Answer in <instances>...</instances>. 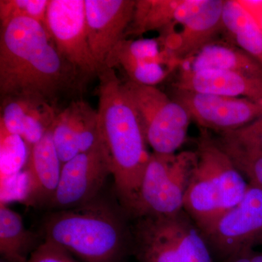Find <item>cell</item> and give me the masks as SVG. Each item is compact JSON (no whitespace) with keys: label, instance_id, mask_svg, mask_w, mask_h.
Wrapping results in <instances>:
<instances>
[{"label":"cell","instance_id":"30","mask_svg":"<svg viewBox=\"0 0 262 262\" xmlns=\"http://www.w3.org/2000/svg\"><path fill=\"white\" fill-rule=\"evenodd\" d=\"M0 262H12L9 261V260L7 259V258L1 257V259H0Z\"/></svg>","mask_w":262,"mask_h":262},{"label":"cell","instance_id":"3","mask_svg":"<svg viewBox=\"0 0 262 262\" xmlns=\"http://www.w3.org/2000/svg\"><path fill=\"white\" fill-rule=\"evenodd\" d=\"M130 220L122 208L96 200L73 209L52 212L42 225L44 241L81 262H122L131 254Z\"/></svg>","mask_w":262,"mask_h":262},{"label":"cell","instance_id":"23","mask_svg":"<svg viewBox=\"0 0 262 262\" xmlns=\"http://www.w3.org/2000/svg\"><path fill=\"white\" fill-rule=\"evenodd\" d=\"M2 182L15 177L24 168L28 159L29 149L18 136L13 135L0 126Z\"/></svg>","mask_w":262,"mask_h":262},{"label":"cell","instance_id":"8","mask_svg":"<svg viewBox=\"0 0 262 262\" xmlns=\"http://www.w3.org/2000/svg\"><path fill=\"white\" fill-rule=\"evenodd\" d=\"M202 233L219 262L262 244L261 189L249 184L242 201Z\"/></svg>","mask_w":262,"mask_h":262},{"label":"cell","instance_id":"4","mask_svg":"<svg viewBox=\"0 0 262 262\" xmlns=\"http://www.w3.org/2000/svg\"><path fill=\"white\" fill-rule=\"evenodd\" d=\"M184 210L201 232L242 201L249 183L215 139L203 133Z\"/></svg>","mask_w":262,"mask_h":262},{"label":"cell","instance_id":"12","mask_svg":"<svg viewBox=\"0 0 262 262\" xmlns=\"http://www.w3.org/2000/svg\"><path fill=\"white\" fill-rule=\"evenodd\" d=\"M179 64L160 37L136 40L125 38L112 52L105 67H120L128 80L156 86L178 69Z\"/></svg>","mask_w":262,"mask_h":262},{"label":"cell","instance_id":"20","mask_svg":"<svg viewBox=\"0 0 262 262\" xmlns=\"http://www.w3.org/2000/svg\"><path fill=\"white\" fill-rule=\"evenodd\" d=\"M179 71H232L262 79V64L246 52L226 39L206 45L187 59L181 62Z\"/></svg>","mask_w":262,"mask_h":262},{"label":"cell","instance_id":"27","mask_svg":"<svg viewBox=\"0 0 262 262\" xmlns=\"http://www.w3.org/2000/svg\"><path fill=\"white\" fill-rule=\"evenodd\" d=\"M27 262H81L57 245L44 241L34 250Z\"/></svg>","mask_w":262,"mask_h":262},{"label":"cell","instance_id":"7","mask_svg":"<svg viewBox=\"0 0 262 262\" xmlns=\"http://www.w3.org/2000/svg\"><path fill=\"white\" fill-rule=\"evenodd\" d=\"M123 87L144 129L153 152L171 155L185 143L192 121L182 105L156 86L144 85L127 80Z\"/></svg>","mask_w":262,"mask_h":262},{"label":"cell","instance_id":"13","mask_svg":"<svg viewBox=\"0 0 262 262\" xmlns=\"http://www.w3.org/2000/svg\"><path fill=\"white\" fill-rule=\"evenodd\" d=\"M136 0H84L90 48L99 70L117 45L125 39ZM98 70V71H99Z\"/></svg>","mask_w":262,"mask_h":262},{"label":"cell","instance_id":"2","mask_svg":"<svg viewBox=\"0 0 262 262\" xmlns=\"http://www.w3.org/2000/svg\"><path fill=\"white\" fill-rule=\"evenodd\" d=\"M97 77L100 132L110 158L117 198L128 216L151 153L139 115L115 69L103 67Z\"/></svg>","mask_w":262,"mask_h":262},{"label":"cell","instance_id":"9","mask_svg":"<svg viewBox=\"0 0 262 262\" xmlns=\"http://www.w3.org/2000/svg\"><path fill=\"white\" fill-rule=\"evenodd\" d=\"M43 25L63 59L85 77L97 76L99 67L90 48L84 0H50Z\"/></svg>","mask_w":262,"mask_h":262},{"label":"cell","instance_id":"16","mask_svg":"<svg viewBox=\"0 0 262 262\" xmlns=\"http://www.w3.org/2000/svg\"><path fill=\"white\" fill-rule=\"evenodd\" d=\"M224 4L225 0H203L201 6L177 26L179 30L160 36L179 63L214 40L222 32Z\"/></svg>","mask_w":262,"mask_h":262},{"label":"cell","instance_id":"10","mask_svg":"<svg viewBox=\"0 0 262 262\" xmlns=\"http://www.w3.org/2000/svg\"><path fill=\"white\" fill-rule=\"evenodd\" d=\"M110 175L111 164L102 143L63 164L58 187L48 208L63 211L92 203Z\"/></svg>","mask_w":262,"mask_h":262},{"label":"cell","instance_id":"14","mask_svg":"<svg viewBox=\"0 0 262 262\" xmlns=\"http://www.w3.org/2000/svg\"><path fill=\"white\" fill-rule=\"evenodd\" d=\"M51 130L62 164L103 143L97 110L83 100L72 101L58 113Z\"/></svg>","mask_w":262,"mask_h":262},{"label":"cell","instance_id":"28","mask_svg":"<svg viewBox=\"0 0 262 262\" xmlns=\"http://www.w3.org/2000/svg\"><path fill=\"white\" fill-rule=\"evenodd\" d=\"M239 3L252 15L262 29V0H238Z\"/></svg>","mask_w":262,"mask_h":262},{"label":"cell","instance_id":"15","mask_svg":"<svg viewBox=\"0 0 262 262\" xmlns=\"http://www.w3.org/2000/svg\"><path fill=\"white\" fill-rule=\"evenodd\" d=\"M28 149V159L24 168L22 201L28 206L48 207L58 187L63 165L55 147L51 129L42 140Z\"/></svg>","mask_w":262,"mask_h":262},{"label":"cell","instance_id":"26","mask_svg":"<svg viewBox=\"0 0 262 262\" xmlns=\"http://www.w3.org/2000/svg\"><path fill=\"white\" fill-rule=\"evenodd\" d=\"M220 139L242 149L262 152V115L241 128L222 133Z\"/></svg>","mask_w":262,"mask_h":262},{"label":"cell","instance_id":"11","mask_svg":"<svg viewBox=\"0 0 262 262\" xmlns=\"http://www.w3.org/2000/svg\"><path fill=\"white\" fill-rule=\"evenodd\" d=\"M172 98L200 126L220 134L241 128L262 115V103L246 98L179 89H174Z\"/></svg>","mask_w":262,"mask_h":262},{"label":"cell","instance_id":"5","mask_svg":"<svg viewBox=\"0 0 262 262\" xmlns=\"http://www.w3.org/2000/svg\"><path fill=\"white\" fill-rule=\"evenodd\" d=\"M133 220L131 254L138 262H215L201 229L184 210Z\"/></svg>","mask_w":262,"mask_h":262},{"label":"cell","instance_id":"19","mask_svg":"<svg viewBox=\"0 0 262 262\" xmlns=\"http://www.w3.org/2000/svg\"><path fill=\"white\" fill-rule=\"evenodd\" d=\"M203 0H136L127 36H141L151 31L161 34L171 32L184 19L192 14Z\"/></svg>","mask_w":262,"mask_h":262},{"label":"cell","instance_id":"29","mask_svg":"<svg viewBox=\"0 0 262 262\" xmlns=\"http://www.w3.org/2000/svg\"><path fill=\"white\" fill-rule=\"evenodd\" d=\"M251 262H262V251H253L252 261Z\"/></svg>","mask_w":262,"mask_h":262},{"label":"cell","instance_id":"22","mask_svg":"<svg viewBox=\"0 0 262 262\" xmlns=\"http://www.w3.org/2000/svg\"><path fill=\"white\" fill-rule=\"evenodd\" d=\"M35 234L26 228L21 216L0 205V253L1 257L12 262H27L37 248Z\"/></svg>","mask_w":262,"mask_h":262},{"label":"cell","instance_id":"25","mask_svg":"<svg viewBox=\"0 0 262 262\" xmlns=\"http://www.w3.org/2000/svg\"><path fill=\"white\" fill-rule=\"evenodd\" d=\"M50 0H1V25L18 18H28L44 24Z\"/></svg>","mask_w":262,"mask_h":262},{"label":"cell","instance_id":"17","mask_svg":"<svg viewBox=\"0 0 262 262\" xmlns=\"http://www.w3.org/2000/svg\"><path fill=\"white\" fill-rule=\"evenodd\" d=\"M58 113L53 103L37 98L10 96L1 99L0 126L34 146L51 130Z\"/></svg>","mask_w":262,"mask_h":262},{"label":"cell","instance_id":"24","mask_svg":"<svg viewBox=\"0 0 262 262\" xmlns=\"http://www.w3.org/2000/svg\"><path fill=\"white\" fill-rule=\"evenodd\" d=\"M233 161L248 183L262 190V152L242 149L233 144L215 139Z\"/></svg>","mask_w":262,"mask_h":262},{"label":"cell","instance_id":"6","mask_svg":"<svg viewBox=\"0 0 262 262\" xmlns=\"http://www.w3.org/2000/svg\"><path fill=\"white\" fill-rule=\"evenodd\" d=\"M196 151L151 152L128 217L167 216L184 211V198L196 162Z\"/></svg>","mask_w":262,"mask_h":262},{"label":"cell","instance_id":"18","mask_svg":"<svg viewBox=\"0 0 262 262\" xmlns=\"http://www.w3.org/2000/svg\"><path fill=\"white\" fill-rule=\"evenodd\" d=\"M174 89L228 97L246 98L262 103V79L232 71H179Z\"/></svg>","mask_w":262,"mask_h":262},{"label":"cell","instance_id":"1","mask_svg":"<svg viewBox=\"0 0 262 262\" xmlns=\"http://www.w3.org/2000/svg\"><path fill=\"white\" fill-rule=\"evenodd\" d=\"M85 76L60 56L42 24L18 18L1 25L0 96L53 103L80 91Z\"/></svg>","mask_w":262,"mask_h":262},{"label":"cell","instance_id":"21","mask_svg":"<svg viewBox=\"0 0 262 262\" xmlns=\"http://www.w3.org/2000/svg\"><path fill=\"white\" fill-rule=\"evenodd\" d=\"M222 24L227 40L262 64V29L238 0H225Z\"/></svg>","mask_w":262,"mask_h":262}]
</instances>
